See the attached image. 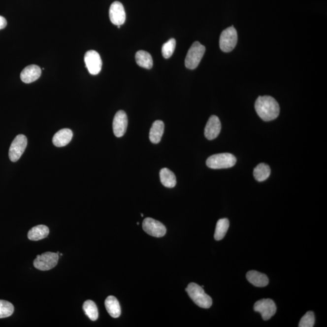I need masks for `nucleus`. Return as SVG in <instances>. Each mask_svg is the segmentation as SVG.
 <instances>
[{"instance_id":"f257e3e1","label":"nucleus","mask_w":327,"mask_h":327,"mask_svg":"<svg viewBox=\"0 0 327 327\" xmlns=\"http://www.w3.org/2000/svg\"><path fill=\"white\" fill-rule=\"evenodd\" d=\"M255 109L261 119L265 121L276 119L280 112L278 102L270 96L258 97L255 102Z\"/></svg>"},{"instance_id":"f03ea898","label":"nucleus","mask_w":327,"mask_h":327,"mask_svg":"<svg viewBox=\"0 0 327 327\" xmlns=\"http://www.w3.org/2000/svg\"><path fill=\"white\" fill-rule=\"evenodd\" d=\"M186 291L190 297L199 307L209 308L212 305V299L205 294L202 287L195 283H191L187 287Z\"/></svg>"},{"instance_id":"7ed1b4c3","label":"nucleus","mask_w":327,"mask_h":327,"mask_svg":"<svg viewBox=\"0 0 327 327\" xmlns=\"http://www.w3.org/2000/svg\"><path fill=\"white\" fill-rule=\"evenodd\" d=\"M236 163V158L229 153H223L212 155L206 161L207 167L212 169H222L233 167Z\"/></svg>"},{"instance_id":"20e7f679","label":"nucleus","mask_w":327,"mask_h":327,"mask_svg":"<svg viewBox=\"0 0 327 327\" xmlns=\"http://www.w3.org/2000/svg\"><path fill=\"white\" fill-rule=\"evenodd\" d=\"M205 51V47L198 41L195 42L187 53L185 60L187 68L193 70L196 68L201 62Z\"/></svg>"},{"instance_id":"39448f33","label":"nucleus","mask_w":327,"mask_h":327,"mask_svg":"<svg viewBox=\"0 0 327 327\" xmlns=\"http://www.w3.org/2000/svg\"><path fill=\"white\" fill-rule=\"evenodd\" d=\"M59 260V255L57 253L47 252L36 257L33 261V265L38 270L47 271L54 268Z\"/></svg>"},{"instance_id":"423d86ee","label":"nucleus","mask_w":327,"mask_h":327,"mask_svg":"<svg viewBox=\"0 0 327 327\" xmlns=\"http://www.w3.org/2000/svg\"><path fill=\"white\" fill-rule=\"evenodd\" d=\"M238 34L233 26L223 31L220 39V48L224 52H230L236 47Z\"/></svg>"},{"instance_id":"0eeeda50","label":"nucleus","mask_w":327,"mask_h":327,"mask_svg":"<svg viewBox=\"0 0 327 327\" xmlns=\"http://www.w3.org/2000/svg\"><path fill=\"white\" fill-rule=\"evenodd\" d=\"M28 145V139L24 134H18L10 145L9 157L12 162H17L22 156Z\"/></svg>"},{"instance_id":"6e6552de","label":"nucleus","mask_w":327,"mask_h":327,"mask_svg":"<svg viewBox=\"0 0 327 327\" xmlns=\"http://www.w3.org/2000/svg\"><path fill=\"white\" fill-rule=\"evenodd\" d=\"M276 305L275 302L270 299H263L258 300L254 305L255 312L261 313L263 320H270L275 315Z\"/></svg>"},{"instance_id":"1a4fd4ad","label":"nucleus","mask_w":327,"mask_h":327,"mask_svg":"<svg viewBox=\"0 0 327 327\" xmlns=\"http://www.w3.org/2000/svg\"><path fill=\"white\" fill-rule=\"evenodd\" d=\"M142 228L149 235L161 238L165 235L166 228L160 221L151 218H147L143 221Z\"/></svg>"},{"instance_id":"9d476101","label":"nucleus","mask_w":327,"mask_h":327,"mask_svg":"<svg viewBox=\"0 0 327 327\" xmlns=\"http://www.w3.org/2000/svg\"><path fill=\"white\" fill-rule=\"evenodd\" d=\"M86 67L89 72L93 75H96L101 72L102 60L99 54L95 51H89L84 56Z\"/></svg>"},{"instance_id":"9b49d317","label":"nucleus","mask_w":327,"mask_h":327,"mask_svg":"<svg viewBox=\"0 0 327 327\" xmlns=\"http://www.w3.org/2000/svg\"><path fill=\"white\" fill-rule=\"evenodd\" d=\"M128 125V118L123 110H119L115 115L113 121V131L115 136L120 138L126 132Z\"/></svg>"},{"instance_id":"f8f14e48","label":"nucleus","mask_w":327,"mask_h":327,"mask_svg":"<svg viewBox=\"0 0 327 327\" xmlns=\"http://www.w3.org/2000/svg\"><path fill=\"white\" fill-rule=\"evenodd\" d=\"M109 17L113 25L121 26L125 23L126 15L125 8L121 2H113L109 9Z\"/></svg>"},{"instance_id":"ddd939ff","label":"nucleus","mask_w":327,"mask_h":327,"mask_svg":"<svg viewBox=\"0 0 327 327\" xmlns=\"http://www.w3.org/2000/svg\"><path fill=\"white\" fill-rule=\"evenodd\" d=\"M221 130L220 119L215 115L211 116L205 126L204 134L208 140H213L218 136Z\"/></svg>"},{"instance_id":"4468645a","label":"nucleus","mask_w":327,"mask_h":327,"mask_svg":"<svg viewBox=\"0 0 327 327\" xmlns=\"http://www.w3.org/2000/svg\"><path fill=\"white\" fill-rule=\"evenodd\" d=\"M41 75V68L33 65L24 68L21 73V80L25 83L30 84L37 80Z\"/></svg>"},{"instance_id":"2eb2a0df","label":"nucleus","mask_w":327,"mask_h":327,"mask_svg":"<svg viewBox=\"0 0 327 327\" xmlns=\"http://www.w3.org/2000/svg\"><path fill=\"white\" fill-rule=\"evenodd\" d=\"M73 133L68 129H63L54 134L52 142L55 146L62 147L66 146L72 140Z\"/></svg>"},{"instance_id":"dca6fc26","label":"nucleus","mask_w":327,"mask_h":327,"mask_svg":"<svg viewBox=\"0 0 327 327\" xmlns=\"http://www.w3.org/2000/svg\"><path fill=\"white\" fill-rule=\"evenodd\" d=\"M246 278L250 283L258 287H264L267 286L269 283L267 275L257 271H249L247 273Z\"/></svg>"},{"instance_id":"f3484780","label":"nucleus","mask_w":327,"mask_h":327,"mask_svg":"<svg viewBox=\"0 0 327 327\" xmlns=\"http://www.w3.org/2000/svg\"><path fill=\"white\" fill-rule=\"evenodd\" d=\"M164 131V124L161 120L155 121L153 123L149 133L150 141L154 144H158L162 140Z\"/></svg>"},{"instance_id":"a211bd4d","label":"nucleus","mask_w":327,"mask_h":327,"mask_svg":"<svg viewBox=\"0 0 327 327\" xmlns=\"http://www.w3.org/2000/svg\"><path fill=\"white\" fill-rule=\"evenodd\" d=\"M105 307L106 308L108 313L112 318H117L121 315V307L119 301L117 298L113 296H109L105 300Z\"/></svg>"},{"instance_id":"6ab92c4d","label":"nucleus","mask_w":327,"mask_h":327,"mask_svg":"<svg viewBox=\"0 0 327 327\" xmlns=\"http://www.w3.org/2000/svg\"><path fill=\"white\" fill-rule=\"evenodd\" d=\"M49 229L44 225H38L33 227L29 231L28 238L31 241H39V240L46 238L49 235Z\"/></svg>"},{"instance_id":"aec40b11","label":"nucleus","mask_w":327,"mask_h":327,"mask_svg":"<svg viewBox=\"0 0 327 327\" xmlns=\"http://www.w3.org/2000/svg\"><path fill=\"white\" fill-rule=\"evenodd\" d=\"M160 180L164 186L167 188H173L176 184L175 174L167 168H163L160 170Z\"/></svg>"},{"instance_id":"412c9836","label":"nucleus","mask_w":327,"mask_h":327,"mask_svg":"<svg viewBox=\"0 0 327 327\" xmlns=\"http://www.w3.org/2000/svg\"><path fill=\"white\" fill-rule=\"evenodd\" d=\"M135 59L137 64L139 66L150 69L153 66V59L149 53L144 51L136 52Z\"/></svg>"},{"instance_id":"4be33fe9","label":"nucleus","mask_w":327,"mask_h":327,"mask_svg":"<svg viewBox=\"0 0 327 327\" xmlns=\"http://www.w3.org/2000/svg\"><path fill=\"white\" fill-rule=\"evenodd\" d=\"M270 167L264 163L260 164L253 171V175L256 180L259 182L265 181L270 176Z\"/></svg>"},{"instance_id":"5701e85b","label":"nucleus","mask_w":327,"mask_h":327,"mask_svg":"<svg viewBox=\"0 0 327 327\" xmlns=\"http://www.w3.org/2000/svg\"><path fill=\"white\" fill-rule=\"evenodd\" d=\"M230 226L228 219L223 218L219 220L216 224L215 239L216 241H220L225 237L227 232H228Z\"/></svg>"},{"instance_id":"b1692460","label":"nucleus","mask_w":327,"mask_h":327,"mask_svg":"<svg viewBox=\"0 0 327 327\" xmlns=\"http://www.w3.org/2000/svg\"><path fill=\"white\" fill-rule=\"evenodd\" d=\"M83 310L91 321H95L98 318V310L96 303L92 300H88L84 303Z\"/></svg>"},{"instance_id":"393cba45","label":"nucleus","mask_w":327,"mask_h":327,"mask_svg":"<svg viewBox=\"0 0 327 327\" xmlns=\"http://www.w3.org/2000/svg\"><path fill=\"white\" fill-rule=\"evenodd\" d=\"M14 312V307L11 303L4 300H0V319L11 316Z\"/></svg>"},{"instance_id":"a878e982","label":"nucleus","mask_w":327,"mask_h":327,"mask_svg":"<svg viewBox=\"0 0 327 327\" xmlns=\"http://www.w3.org/2000/svg\"><path fill=\"white\" fill-rule=\"evenodd\" d=\"M176 47V40L174 38H171L165 44H163L162 47V54L165 59H167L173 55Z\"/></svg>"},{"instance_id":"bb28decb","label":"nucleus","mask_w":327,"mask_h":327,"mask_svg":"<svg viewBox=\"0 0 327 327\" xmlns=\"http://www.w3.org/2000/svg\"><path fill=\"white\" fill-rule=\"evenodd\" d=\"M315 314L313 312H308L300 320L299 327H313L315 326Z\"/></svg>"},{"instance_id":"cd10ccee","label":"nucleus","mask_w":327,"mask_h":327,"mask_svg":"<svg viewBox=\"0 0 327 327\" xmlns=\"http://www.w3.org/2000/svg\"><path fill=\"white\" fill-rule=\"evenodd\" d=\"M7 26V21L3 17L0 16V30L6 28Z\"/></svg>"}]
</instances>
